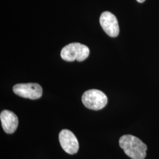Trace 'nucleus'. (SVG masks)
Returning <instances> with one entry per match:
<instances>
[{"label": "nucleus", "mask_w": 159, "mask_h": 159, "mask_svg": "<svg viewBox=\"0 0 159 159\" xmlns=\"http://www.w3.org/2000/svg\"><path fill=\"white\" fill-rule=\"evenodd\" d=\"M120 147L132 159H144L148 147L138 137L126 134L120 138Z\"/></svg>", "instance_id": "1"}, {"label": "nucleus", "mask_w": 159, "mask_h": 159, "mask_svg": "<svg viewBox=\"0 0 159 159\" xmlns=\"http://www.w3.org/2000/svg\"><path fill=\"white\" fill-rule=\"evenodd\" d=\"M90 50L87 46L79 43H73L63 47L61 57L67 61H83L89 57Z\"/></svg>", "instance_id": "2"}, {"label": "nucleus", "mask_w": 159, "mask_h": 159, "mask_svg": "<svg viewBox=\"0 0 159 159\" xmlns=\"http://www.w3.org/2000/svg\"><path fill=\"white\" fill-rule=\"evenodd\" d=\"M81 100L85 107L93 110L102 109L108 102L106 95L102 91L97 89H91L84 92Z\"/></svg>", "instance_id": "3"}, {"label": "nucleus", "mask_w": 159, "mask_h": 159, "mask_svg": "<svg viewBox=\"0 0 159 159\" xmlns=\"http://www.w3.org/2000/svg\"><path fill=\"white\" fill-rule=\"evenodd\" d=\"M14 93L23 98L36 100L40 98L43 94V89L37 83H21L13 86Z\"/></svg>", "instance_id": "4"}, {"label": "nucleus", "mask_w": 159, "mask_h": 159, "mask_svg": "<svg viewBox=\"0 0 159 159\" xmlns=\"http://www.w3.org/2000/svg\"><path fill=\"white\" fill-rule=\"evenodd\" d=\"M58 137L61 148L67 153L74 154L78 152L79 143L73 132L64 129L59 133Z\"/></svg>", "instance_id": "5"}, {"label": "nucleus", "mask_w": 159, "mask_h": 159, "mask_svg": "<svg viewBox=\"0 0 159 159\" xmlns=\"http://www.w3.org/2000/svg\"><path fill=\"white\" fill-rule=\"evenodd\" d=\"M100 25L104 32L111 37L119 34V26L116 16L109 11H104L100 17Z\"/></svg>", "instance_id": "6"}, {"label": "nucleus", "mask_w": 159, "mask_h": 159, "mask_svg": "<svg viewBox=\"0 0 159 159\" xmlns=\"http://www.w3.org/2000/svg\"><path fill=\"white\" fill-rule=\"evenodd\" d=\"M0 120L4 131L7 134H12L17 130L18 119L17 115L10 110H5L1 112Z\"/></svg>", "instance_id": "7"}, {"label": "nucleus", "mask_w": 159, "mask_h": 159, "mask_svg": "<svg viewBox=\"0 0 159 159\" xmlns=\"http://www.w3.org/2000/svg\"><path fill=\"white\" fill-rule=\"evenodd\" d=\"M137 2H139L142 3V2H143L144 1H145V0H137Z\"/></svg>", "instance_id": "8"}]
</instances>
